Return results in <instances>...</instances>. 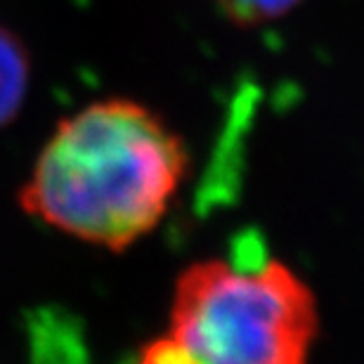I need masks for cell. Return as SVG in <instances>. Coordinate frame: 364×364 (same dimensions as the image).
<instances>
[{"label": "cell", "mask_w": 364, "mask_h": 364, "mask_svg": "<svg viewBox=\"0 0 364 364\" xmlns=\"http://www.w3.org/2000/svg\"><path fill=\"white\" fill-rule=\"evenodd\" d=\"M187 164L185 142L159 114L133 100H100L57 126L19 201L64 235L126 251L168 213Z\"/></svg>", "instance_id": "cell-1"}, {"label": "cell", "mask_w": 364, "mask_h": 364, "mask_svg": "<svg viewBox=\"0 0 364 364\" xmlns=\"http://www.w3.org/2000/svg\"><path fill=\"white\" fill-rule=\"evenodd\" d=\"M315 294L274 258H210L178 277L168 326L137 364H308Z\"/></svg>", "instance_id": "cell-2"}, {"label": "cell", "mask_w": 364, "mask_h": 364, "mask_svg": "<svg viewBox=\"0 0 364 364\" xmlns=\"http://www.w3.org/2000/svg\"><path fill=\"white\" fill-rule=\"evenodd\" d=\"M31 64L26 48L12 31L0 26V128L19 114L26 100Z\"/></svg>", "instance_id": "cell-3"}, {"label": "cell", "mask_w": 364, "mask_h": 364, "mask_svg": "<svg viewBox=\"0 0 364 364\" xmlns=\"http://www.w3.org/2000/svg\"><path fill=\"white\" fill-rule=\"evenodd\" d=\"M303 0H215L220 12L239 26H258L289 14Z\"/></svg>", "instance_id": "cell-4"}, {"label": "cell", "mask_w": 364, "mask_h": 364, "mask_svg": "<svg viewBox=\"0 0 364 364\" xmlns=\"http://www.w3.org/2000/svg\"><path fill=\"white\" fill-rule=\"evenodd\" d=\"M50 364H57V362H50Z\"/></svg>", "instance_id": "cell-5"}]
</instances>
